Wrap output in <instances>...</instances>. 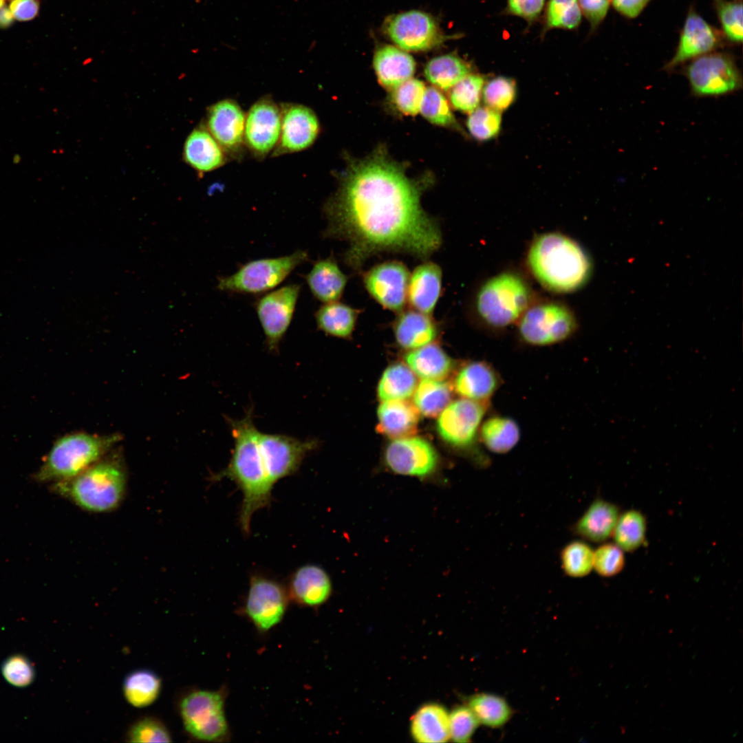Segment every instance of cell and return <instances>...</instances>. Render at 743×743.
<instances>
[{
	"instance_id": "1",
	"label": "cell",
	"mask_w": 743,
	"mask_h": 743,
	"mask_svg": "<svg viewBox=\"0 0 743 743\" xmlns=\"http://www.w3.org/2000/svg\"><path fill=\"white\" fill-rule=\"evenodd\" d=\"M422 187L380 151L352 164L323 211V237L345 241L346 265L393 252L426 259L441 246L438 222L422 208Z\"/></svg>"
},
{
	"instance_id": "2",
	"label": "cell",
	"mask_w": 743,
	"mask_h": 743,
	"mask_svg": "<svg viewBox=\"0 0 743 743\" xmlns=\"http://www.w3.org/2000/svg\"><path fill=\"white\" fill-rule=\"evenodd\" d=\"M252 413L251 408L241 419L226 418L234 439V446L226 467L213 477L214 480L229 479L241 491L243 498L239 523L245 535L250 532L251 519L255 513L269 505L273 488L261 458L259 431L254 424Z\"/></svg>"
},
{
	"instance_id": "3",
	"label": "cell",
	"mask_w": 743,
	"mask_h": 743,
	"mask_svg": "<svg viewBox=\"0 0 743 743\" xmlns=\"http://www.w3.org/2000/svg\"><path fill=\"white\" fill-rule=\"evenodd\" d=\"M527 259L534 277L552 292L574 291L590 274L591 263L583 249L561 233H547L535 238Z\"/></svg>"
},
{
	"instance_id": "4",
	"label": "cell",
	"mask_w": 743,
	"mask_h": 743,
	"mask_svg": "<svg viewBox=\"0 0 743 743\" xmlns=\"http://www.w3.org/2000/svg\"><path fill=\"white\" fill-rule=\"evenodd\" d=\"M59 490L82 509L92 513L117 508L125 494L126 474L114 460H98L74 477L58 482Z\"/></svg>"
},
{
	"instance_id": "5",
	"label": "cell",
	"mask_w": 743,
	"mask_h": 743,
	"mask_svg": "<svg viewBox=\"0 0 743 743\" xmlns=\"http://www.w3.org/2000/svg\"><path fill=\"white\" fill-rule=\"evenodd\" d=\"M120 440L117 434L76 432L56 441L36 474L39 481L70 480L98 462Z\"/></svg>"
},
{
	"instance_id": "6",
	"label": "cell",
	"mask_w": 743,
	"mask_h": 743,
	"mask_svg": "<svg viewBox=\"0 0 743 743\" xmlns=\"http://www.w3.org/2000/svg\"><path fill=\"white\" fill-rule=\"evenodd\" d=\"M228 696V689L224 685L217 690L193 689L183 696L180 712L191 737L206 742H230L231 731L226 714Z\"/></svg>"
},
{
	"instance_id": "7",
	"label": "cell",
	"mask_w": 743,
	"mask_h": 743,
	"mask_svg": "<svg viewBox=\"0 0 743 743\" xmlns=\"http://www.w3.org/2000/svg\"><path fill=\"white\" fill-rule=\"evenodd\" d=\"M531 292L519 275L504 272L492 277L479 290L475 307L480 317L493 327L508 326L528 308Z\"/></svg>"
},
{
	"instance_id": "8",
	"label": "cell",
	"mask_w": 743,
	"mask_h": 743,
	"mask_svg": "<svg viewBox=\"0 0 743 743\" xmlns=\"http://www.w3.org/2000/svg\"><path fill=\"white\" fill-rule=\"evenodd\" d=\"M309 259L307 251L297 250L288 255L252 260L233 274L218 277L216 288L229 293L263 294L281 284Z\"/></svg>"
},
{
	"instance_id": "9",
	"label": "cell",
	"mask_w": 743,
	"mask_h": 743,
	"mask_svg": "<svg viewBox=\"0 0 743 743\" xmlns=\"http://www.w3.org/2000/svg\"><path fill=\"white\" fill-rule=\"evenodd\" d=\"M290 601L286 586L274 579L253 574L238 613L264 635L283 619Z\"/></svg>"
},
{
	"instance_id": "10",
	"label": "cell",
	"mask_w": 743,
	"mask_h": 743,
	"mask_svg": "<svg viewBox=\"0 0 743 743\" xmlns=\"http://www.w3.org/2000/svg\"><path fill=\"white\" fill-rule=\"evenodd\" d=\"M685 74L691 93L698 97L726 95L737 91L742 85L735 60L722 52H712L691 60Z\"/></svg>"
},
{
	"instance_id": "11",
	"label": "cell",
	"mask_w": 743,
	"mask_h": 743,
	"mask_svg": "<svg viewBox=\"0 0 743 743\" xmlns=\"http://www.w3.org/2000/svg\"><path fill=\"white\" fill-rule=\"evenodd\" d=\"M570 310L557 303H545L528 308L519 319V334L533 346H548L562 342L577 330Z\"/></svg>"
},
{
	"instance_id": "12",
	"label": "cell",
	"mask_w": 743,
	"mask_h": 743,
	"mask_svg": "<svg viewBox=\"0 0 743 743\" xmlns=\"http://www.w3.org/2000/svg\"><path fill=\"white\" fill-rule=\"evenodd\" d=\"M301 284L290 283L263 294L254 302V308L270 352H278L293 319Z\"/></svg>"
},
{
	"instance_id": "13",
	"label": "cell",
	"mask_w": 743,
	"mask_h": 743,
	"mask_svg": "<svg viewBox=\"0 0 743 743\" xmlns=\"http://www.w3.org/2000/svg\"><path fill=\"white\" fill-rule=\"evenodd\" d=\"M259 450L270 482L295 473L303 460L317 446L314 440H301L283 434L259 433Z\"/></svg>"
},
{
	"instance_id": "14",
	"label": "cell",
	"mask_w": 743,
	"mask_h": 743,
	"mask_svg": "<svg viewBox=\"0 0 743 743\" xmlns=\"http://www.w3.org/2000/svg\"><path fill=\"white\" fill-rule=\"evenodd\" d=\"M488 403L461 398L451 401L440 413L436 428L440 438L457 449H467L475 442Z\"/></svg>"
},
{
	"instance_id": "15",
	"label": "cell",
	"mask_w": 743,
	"mask_h": 743,
	"mask_svg": "<svg viewBox=\"0 0 743 743\" xmlns=\"http://www.w3.org/2000/svg\"><path fill=\"white\" fill-rule=\"evenodd\" d=\"M383 29L401 50L420 52L440 44L443 35L435 19L420 10H411L388 17Z\"/></svg>"
},
{
	"instance_id": "16",
	"label": "cell",
	"mask_w": 743,
	"mask_h": 743,
	"mask_svg": "<svg viewBox=\"0 0 743 743\" xmlns=\"http://www.w3.org/2000/svg\"><path fill=\"white\" fill-rule=\"evenodd\" d=\"M384 458L392 472L418 477L433 473L439 462L435 448L425 439L414 435L394 439L386 447Z\"/></svg>"
},
{
	"instance_id": "17",
	"label": "cell",
	"mask_w": 743,
	"mask_h": 743,
	"mask_svg": "<svg viewBox=\"0 0 743 743\" xmlns=\"http://www.w3.org/2000/svg\"><path fill=\"white\" fill-rule=\"evenodd\" d=\"M410 272L398 261H388L373 266L363 275L369 295L384 308L400 312L407 302Z\"/></svg>"
},
{
	"instance_id": "18",
	"label": "cell",
	"mask_w": 743,
	"mask_h": 743,
	"mask_svg": "<svg viewBox=\"0 0 743 743\" xmlns=\"http://www.w3.org/2000/svg\"><path fill=\"white\" fill-rule=\"evenodd\" d=\"M281 109L270 98H263L249 109L245 122L244 141L250 152L263 158L276 147L281 132Z\"/></svg>"
},
{
	"instance_id": "19",
	"label": "cell",
	"mask_w": 743,
	"mask_h": 743,
	"mask_svg": "<svg viewBox=\"0 0 743 743\" xmlns=\"http://www.w3.org/2000/svg\"><path fill=\"white\" fill-rule=\"evenodd\" d=\"M281 109V132L274 155L303 151L316 140L319 133L316 115L308 107L288 104Z\"/></svg>"
},
{
	"instance_id": "20",
	"label": "cell",
	"mask_w": 743,
	"mask_h": 743,
	"mask_svg": "<svg viewBox=\"0 0 743 743\" xmlns=\"http://www.w3.org/2000/svg\"><path fill=\"white\" fill-rule=\"evenodd\" d=\"M722 34L693 8L689 10L674 56L665 65L667 70L713 52L721 46Z\"/></svg>"
},
{
	"instance_id": "21",
	"label": "cell",
	"mask_w": 743,
	"mask_h": 743,
	"mask_svg": "<svg viewBox=\"0 0 743 743\" xmlns=\"http://www.w3.org/2000/svg\"><path fill=\"white\" fill-rule=\"evenodd\" d=\"M246 115L234 100L217 102L207 111L206 129L228 155H239L245 144Z\"/></svg>"
},
{
	"instance_id": "22",
	"label": "cell",
	"mask_w": 743,
	"mask_h": 743,
	"mask_svg": "<svg viewBox=\"0 0 743 743\" xmlns=\"http://www.w3.org/2000/svg\"><path fill=\"white\" fill-rule=\"evenodd\" d=\"M286 588L291 602L310 608L324 604L332 591L328 574L315 564H305L298 568L290 575Z\"/></svg>"
},
{
	"instance_id": "23",
	"label": "cell",
	"mask_w": 743,
	"mask_h": 743,
	"mask_svg": "<svg viewBox=\"0 0 743 743\" xmlns=\"http://www.w3.org/2000/svg\"><path fill=\"white\" fill-rule=\"evenodd\" d=\"M500 383V377L491 364L475 360L466 363L457 371L452 387L463 398L488 403Z\"/></svg>"
},
{
	"instance_id": "24",
	"label": "cell",
	"mask_w": 743,
	"mask_h": 743,
	"mask_svg": "<svg viewBox=\"0 0 743 743\" xmlns=\"http://www.w3.org/2000/svg\"><path fill=\"white\" fill-rule=\"evenodd\" d=\"M619 515L618 506L596 498L572 525L571 530L583 540L603 543L612 537Z\"/></svg>"
},
{
	"instance_id": "25",
	"label": "cell",
	"mask_w": 743,
	"mask_h": 743,
	"mask_svg": "<svg viewBox=\"0 0 743 743\" xmlns=\"http://www.w3.org/2000/svg\"><path fill=\"white\" fill-rule=\"evenodd\" d=\"M442 273L440 267L424 261L410 274L407 288V303L411 309L431 314L442 291Z\"/></svg>"
},
{
	"instance_id": "26",
	"label": "cell",
	"mask_w": 743,
	"mask_h": 743,
	"mask_svg": "<svg viewBox=\"0 0 743 743\" xmlns=\"http://www.w3.org/2000/svg\"><path fill=\"white\" fill-rule=\"evenodd\" d=\"M183 160L198 173L214 171L226 162V153L206 127L195 128L184 144Z\"/></svg>"
},
{
	"instance_id": "27",
	"label": "cell",
	"mask_w": 743,
	"mask_h": 743,
	"mask_svg": "<svg viewBox=\"0 0 743 743\" xmlns=\"http://www.w3.org/2000/svg\"><path fill=\"white\" fill-rule=\"evenodd\" d=\"M393 330L397 343L407 349H414L432 343L438 329L430 314L413 309L398 313Z\"/></svg>"
},
{
	"instance_id": "28",
	"label": "cell",
	"mask_w": 743,
	"mask_h": 743,
	"mask_svg": "<svg viewBox=\"0 0 743 743\" xmlns=\"http://www.w3.org/2000/svg\"><path fill=\"white\" fill-rule=\"evenodd\" d=\"M419 414L414 404L406 400L382 401L377 410L376 429L392 440L414 435Z\"/></svg>"
},
{
	"instance_id": "29",
	"label": "cell",
	"mask_w": 743,
	"mask_h": 743,
	"mask_svg": "<svg viewBox=\"0 0 743 743\" xmlns=\"http://www.w3.org/2000/svg\"><path fill=\"white\" fill-rule=\"evenodd\" d=\"M303 278L313 297L323 303L338 301L347 282V277L332 257L314 261Z\"/></svg>"
},
{
	"instance_id": "30",
	"label": "cell",
	"mask_w": 743,
	"mask_h": 743,
	"mask_svg": "<svg viewBox=\"0 0 743 743\" xmlns=\"http://www.w3.org/2000/svg\"><path fill=\"white\" fill-rule=\"evenodd\" d=\"M374 67L380 83L387 88L394 89L411 78L416 63L406 51L387 45L375 52Z\"/></svg>"
},
{
	"instance_id": "31",
	"label": "cell",
	"mask_w": 743,
	"mask_h": 743,
	"mask_svg": "<svg viewBox=\"0 0 743 743\" xmlns=\"http://www.w3.org/2000/svg\"><path fill=\"white\" fill-rule=\"evenodd\" d=\"M410 732L417 742H448L450 739L449 713L441 704H425L413 715Z\"/></svg>"
},
{
	"instance_id": "32",
	"label": "cell",
	"mask_w": 743,
	"mask_h": 743,
	"mask_svg": "<svg viewBox=\"0 0 743 743\" xmlns=\"http://www.w3.org/2000/svg\"><path fill=\"white\" fill-rule=\"evenodd\" d=\"M407 365L422 379L444 380L451 372L453 362L450 356L435 343L411 349L405 357Z\"/></svg>"
},
{
	"instance_id": "33",
	"label": "cell",
	"mask_w": 743,
	"mask_h": 743,
	"mask_svg": "<svg viewBox=\"0 0 743 743\" xmlns=\"http://www.w3.org/2000/svg\"><path fill=\"white\" fill-rule=\"evenodd\" d=\"M360 311L342 302L324 303L315 312L318 330L325 334L340 338L349 337L354 330Z\"/></svg>"
},
{
	"instance_id": "34",
	"label": "cell",
	"mask_w": 743,
	"mask_h": 743,
	"mask_svg": "<svg viewBox=\"0 0 743 743\" xmlns=\"http://www.w3.org/2000/svg\"><path fill=\"white\" fill-rule=\"evenodd\" d=\"M485 447L492 453L504 454L519 442L521 432L517 422L511 418L495 416L485 420L480 430Z\"/></svg>"
},
{
	"instance_id": "35",
	"label": "cell",
	"mask_w": 743,
	"mask_h": 743,
	"mask_svg": "<svg viewBox=\"0 0 743 743\" xmlns=\"http://www.w3.org/2000/svg\"><path fill=\"white\" fill-rule=\"evenodd\" d=\"M471 71L467 61L458 55L447 54L431 59L425 66L424 75L435 87L448 90Z\"/></svg>"
},
{
	"instance_id": "36",
	"label": "cell",
	"mask_w": 743,
	"mask_h": 743,
	"mask_svg": "<svg viewBox=\"0 0 743 743\" xmlns=\"http://www.w3.org/2000/svg\"><path fill=\"white\" fill-rule=\"evenodd\" d=\"M161 680L153 671L141 669L125 677L122 691L126 700L132 706L142 708L152 704L158 698Z\"/></svg>"
},
{
	"instance_id": "37",
	"label": "cell",
	"mask_w": 743,
	"mask_h": 743,
	"mask_svg": "<svg viewBox=\"0 0 743 743\" xmlns=\"http://www.w3.org/2000/svg\"><path fill=\"white\" fill-rule=\"evenodd\" d=\"M453 391L452 385L443 380L422 379L413 392V404L420 413L434 418L451 402Z\"/></svg>"
},
{
	"instance_id": "38",
	"label": "cell",
	"mask_w": 743,
	"mask_h": 743,
	"mask_svg": "<svg viewBox=\"0 0 743 743\" xmlns=\"http://www.w3.org/2000/svg\"><path fill=\"white\" fill-rule=\"evenodd\" d=\"M417 386L416 374L402 363L389 366L382 374L377 393L381 401L407 400Z\"/></svg>"
},
{
	"instance_id": "39",
	"label": "cell",
	"mask_w": 743,
	"mask_h": 743,
	"mask_svg": "<svg viewBox=\"0 0 743 743\" xmlns=\"http://www.w3.org/2000/svg\"><path fill=\"white\" fill-rule=\"evenodd\" d=\"M647 519L639 510L631 509L620 513L612 537L622 550L633 552L644 543Z\"/></svg>"
},
{
	"instance_id": "40",
	"label": "cell",
	"mask_w": 743,
	"mask_h": 743,
	"mask_svg": "<svg viewBox=\"0 0 743 743\" xmlns=\"http://www.w3.org/2000/svg\"><path fill=\"white\" fill-rule=\"evenodd\" d=\"M468 707L480 724L491 728L504 725L511 716V709L500 696L491 693H478L470 698Z\"/></svg>"
},
{
	"instance_id": "41",
	"label": "cell",
	"mask_w": 743,
	"mask_h": 743,
	"mask_svg": "<svg viewBox=\"0 0 743 743\" xmlns=\"http://www.w3.org/2000/svg\"><path fill=\"white\" fill-rule=\"evenodd\" d=\"M559 557L561 570L569 577H584L593 569L594 550L585 540L568 543L562 548Z\"/></svg>"
},
{
	"instance_id": "42",
	"label": "cell",
	"mask_w": 743,
	"mask_h": 743,
	"mask_svg": "<svg viewBox=\"0 0 743 743\" xmlns=\"http://www.w3.org/2000/svg\"><path fill=\"white\" fill-rule=\"evenodd\" d=\"M486 77L471 73L451 88L450 100L453 107L462 112L470 114L479 107Z\"/></svg>"
},
{
	"instance_id": "43",
	"label": "cell",
	"mask_w": 743,
	"mask_h": 743,
	"mask_svg": "<svg viewBox=\"0 0 743 743\" xmlns=\"http://www.w3.org/2000/svg\"><path fill=\"white\" fill-rule=\"evenodd\" d=\"M581 21L577 0H550L546 10L544 32L553 29L574 30Z\"/></svg>"
},
{
	"instance_id": "44",
	"label": "cell",
	"mask_w": 743,
	"mask_h": 743,
	"mask_svg": "<svg viewBox=\"0 0 743 743\" xmlns=\"http://www.w3.org/2000/svg\"><path fill=\"white\" fill-rule=\"evenodd\" d=\"M516 96L515 80L502 76L486 81L482 93L485 106L499 112L506 110L513 103Z\"/></svg>"
},
{
	"instance_id": "45",
	"label": "cell",
	"mask_w": 743,
	"mask_h": 743,
	"mask_svg": "<svg viewBox=\"0 0 743 743\" xmlns=\"http://www.w3.org/2000/svg\"><path fill=\"white\" fill-rule=\"evenodd\" d=\"M725 37L733 43L743 38L742 3L741 0H713Z\"/></svg>"
},
{
	"instance_id": "46",
	"label": "cell",
	"mask_w": 743,
	"mask_h": 743,
	"mask_svg": "<svg viewBox=\"0 0 743 743\" xmlns=\"http://www.w3.org/2000/svg\"><path fill=\"white\" fill-rule=\"evenodd\" d=\"M466 126L471 136L477 140L487 141L495 138L502 126L501 112L488 107H478L469 114Z\"/></svg>"
},
{
	"instance_id": "47",
	"label": "cell",
	"mask_w": 743,
	"mask_h": 743,
	"mask_svg": "<svg viewBox=\"0 0 743 743\" xmlns=\"http://www.w3.org/2000/svg\"><path fill=\"white\" fill-rule=\"evenodd\" d=\"M420 111L429 121L438 125L451 126L455 123L446 99L436 87L425 89Z\"/></svg>"
},
{
	"instance_id": "48",
	"label": "cell",
	"mask_w": 743,
	"mask_h": 743,
	"mask_svg": "<svg viewBox=\"0 0 743 743\" xmlns=\"http://www.w3.org/2000/svg\"><path fill=\"white\" fill-rule=\"evenodd\" d=\"M425 89L423 83L414 78H409L394 88L393 100L397 109L405 115H416L420 111Z\"/></svg>"
},
{
	"instance_id": "49",
	"label": "cell",
	"mask_w": 743,
	"mask_h": 743,
	"mask_svg": "<svg viewBox=\"0 0 743 743\" xmlns=\"http://www.w3.org/2000/svg\"><path fill=\"white\" fill-rule=\"evenodd\" d=\"M623 550L616 543H605L594 550L595 572L603 577H611L622 571L625 566Z\"/></svg>"
},
{
	"instance_id": "50",
	"label": "cell",
	"mask_w": 743,
	"mask_h": 743,
	"mask_svg": "<svg viewBox=\"0 0 743 743\" xmlns=\"http://www.w3.org/2000/svg\"><path fill=\"white\" fill-rule=\"evenodd\" d=\"M1 673L7 682L18 688L29 686L35 677L33 664L21 654L8 657L1 665Z\"/></svg>"
},
{
	"instance_id": "51",
	"label": "cell",
	"mask_w": 743,
	"mask_h": 743,
	"mask_svg": "<svg viewBox=\"0 0 743 743\" xmlns=\"http://www.w3.org/2000/svg\"><path fill=\"white\" fill-rule=\"evenodd\" d=\"M479 724L468 706H457L449 713L450 738L455 742H468Z\"/></svg>"
},
{
	"instance_id": "52",
	"label": "cell",
	"mask_w": 743,
	"mask_h": 743,
	"mask_svg": "<svg viewBox=\"0 0 743 743\" xmlns=\"http://www.w3.org/2000/svg\"><path fill=\"white\" fill-rule=\"evenodd\" d=\"M127 737L131 742H170L171 736L160 721L145 718L133 724Z\"/></svg>"
},
{
	"instance_id": "53",
	"label": "cell",
	"mask_w": 743,
	"mask_h": 743,
	"mask_svg": "<svg viewBox=\"0 0 743 743\" xmlns=\"http://www.w3.org/2000/svg\"><path fill=\"white\" fill-rule=\"evenodd\" d=\"M546 0H506V14L519 17L528 23L535 21L541 13Z\"/></svg>"
},
{
	"instance_id": "54",
	"label": "cell",
	"mask_w": 743,
	"mask_h": 743,
	"mask_svg": "<svg viewBox=\"0 0 743 743\" xmlns=\"http://www.w3.org/2000/svg\"><path fill=\"white\" fill-rule=\"evenodd\" d=\"M581 13L588 19L591 30L596 29L605 18L610 0H577Z\"/></svg>"
},
{
	"instance_id": "55",
	"label": "cell",
	"mask_w": 743,
	"mask_h": 743,
	"mask_svg": "<svg viewBox=\"0 0 743 743\" xmlns=\"http://www.w3.org/2000/svg\"><path fill=\"white\" fill-rule=\"evenodd\" d=\"M9 9L15 20L31 21L39 14V0H12Z\"/></svg>"
},
{
	"instance_id": "56",
	"label": "cell",
	"mask_w": 743,
	"mask_h": 743,
	"mask_svg": "<svg viewBox=\"0 0 743 743\" xmlns=\"http://www.w3.org/2000/svg\"><path fill=\"white\" fill-rule=\"evenodd\" d=\"M651 0H610L614 8L623 16L634 19L638 17Z\"/></svg>"
},
{
	"instance_id": "57",
	"label": "cell",
	"mask_w": 743,
	"mask_h": 743,
	"mask_svg": "<svg viewBox=\"0 0 743 743\" xmlns=\"http://www.w3.org/2000/svg\"><path fill=\"white\" fill-rule=\"evenodd\" d=\"M14 17L9 8H0V28L5 29L11 26L14 22Z\"/></svg>"
},
{
	"instance_id": "58",
	"label": "cell",
	"mask_w": 743,
	"mask_h": 743,
	"mask_svg": "<svg viewBox=\"0 0 743 743\" xmlns=\"http://www.w3.org/2000/svg\"><path fill=\"white\" fill-rule=\"evenodd\" d=\"M6 0H0V8L5 6Z\"/></svg>"
}]
</instances>
